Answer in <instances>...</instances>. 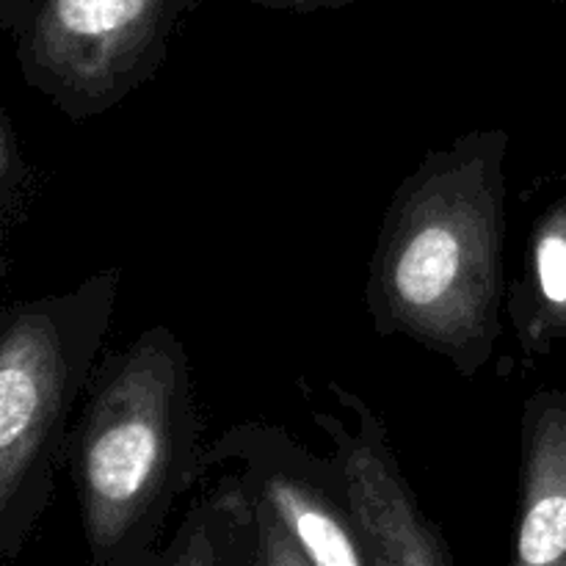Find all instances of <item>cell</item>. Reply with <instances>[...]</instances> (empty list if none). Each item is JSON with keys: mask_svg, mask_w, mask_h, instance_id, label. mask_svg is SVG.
<instances>
[{"mask_svg": "<svg viewBox=\"0 0 566 566\" xmlns=\"http://www.w3.org/2000/svg\"><path fill=\"white\" fill-rule=\"evenodd\" d=\"M202 464H232L310 566H379L335 457H315L276 426L243 423L205 448Z\"/></svg>", "mask_w": 566, "mask_h": 566, "instance_id": "cell-5", "label": "cell"}, {"mask_svg": "<svg viewBox=\"0 0 566 566\" xmlns=\"http://www.w3.org/2000/svg\"><path fill=\"white\" fill-rule=\"evenodd\" d=\"M520 446L514 566H566V392L539 390L525 401Z\"/></svg>", "mask_w": 566, "mask_h": 566, "instance_id": "cell-7", "label": "cell"}, {"mask_svg": "<svg viewBox=\"0 0 566 566\" xmlns=\"http://www.w3.org/2000/svg\"><path fill=\"white\" fill-rule=\"evenodd\" d=\"M241 486V484H238ZM247 492V490H243ZM249 503L254 509V520H258V536H260V551H263L265 566H310L304 562L302 553L296 551V545L291 542V536L282 531V525L276 523L274 514L263 506L260 501H254L247 492Z\"/></svg>", "mask_w": 566, "mask_h": 566, "instance_id": "cell-10", "label": "cell"}, {"mask_svg": "<svg viewBox=\"0 0 566 566\" xmlns=\"http://www.w3.org/2000/svg\"><path fill=\"white\" fill-rule=\"evenodd\" d=\"M6 11H28L33 6V0H0Z\"/></svg>", "mask_w": 566, "mask_h": 566, "instance_id": "cell-13", "label": "cell"}, {"mask_svg": "<svg viewBox=\"0 0 566 566\" xmlns=\"http://www.w3.org/2000/svg\"><path fill=\"white\" fill-rule=\"evenodd\" d=\"M506 310L525 354H547L566 340V197L536 219Z\"/></svg>", "mask_w": 566, "mask_h": 566, "instance_id": "cell-8", "label": "cell"}, {"mask_svg": "<svg viewBox=\"0 0 566 566\" xmlns=\"http://www.w3.org/2000/svg\"><path fill=\"white\" fill-rule=\"evenodd\" d=\"M9 166H11L9 136H6V130H3V127H0V186H3L6 175H9Z\"/></svg>", "mask_w": 566, "mask_h": 566, "instance_id": "cell-12", "label": "cell"}, {"mask_svg": "<svg viewBox=\"0 0 566 566\" xmlns=\"http://www.w3.org/2000/svg\"><path fill=\"white\" fill-rule=\"evenodd\" d=\"M506 160L503 127L431 149L392 193L370 254L374 329L440 354L462 376L479 374L501 337Z\"/></svg>", "mask_w": 566, "mask_h": 566, "instance_id": "cell-1", "label": "cell"}, {"mask_svg": "<svg viewBox=\"0 0 566 566\" xmlns=\"http://www.w3.org/2000/svg\"><path fill=\"white\" fill-rule=\"evenodd\" d=\"M119 274L105 271L61 302L22 310L0 340V490L17 492L108 332Z\"/></svg>", "mask_w": 566, "mask_h": 566, "instance_id": "cell-3", "label": "cell"}, {"mask_svg": "<svg viewBox=\"0 0 566 566\" xmlns=\"http://www.w3.org/2000/svg\"><path fill=\"white\" fill-rule=\"evenodd\" d=\"M14 495H17V492H6V490H0V512H3V509L9 506V501H11V497H14Z\"/></svg>", "mask_w": 566, "mask_h": 566, "instance_id": "cell-14", "label": "cell"}, {"mask_svg": "<svg viewBox=\"0 0 566 566\" xmlns=\"http://www.w3.org/2000/svg\"><path fill=\"white\" fill-rule=\"evenodd\" d=\"M193 0H33L28 70L70 114L119 105L164 64Z\"/></svg>", "mask_w": 566, "mask_h": 566, "instance_id": "cell-4", "label": "cell"}, {"mask_svg": "<svg viewBox=\"0 0 566 566\" xmlns=\"http://www.w3.org/2000/svg\"><path fill=\"white\" fill-rule=\"evenodd\" d=\"M263 9H318V6L340 3V0H249Z\"/></svg>", "mask_w": 566, "mask_h": 566, "instance_id": "cell-11", "label": "cell"}, {"mask_svg": "<svg viewBox=\"0 0 566 566\" xmlns=\"http://www.w3.org/2000/svg\"><path fill=\"white\" fill-rule=\"evenodd\" d=\"M329 392L343 415L313 409V423L335 448L332 457L379 566H446L440 536L409 490L379 415L337 381H329Z\"/></svg>", "mask_w": 566, "mask_h": 566, "instance_id": "cell-6", "label": "cell"}, {"mask_svg": "<svg viewBox=\"0 0 566 566\" xmlns=\"http://www.w3.org/2000/svg\"><path fill=\"white\" fill-rule=\"evenodd\" d=\"M119 566H265L247 492L230 475L213 495L193 503L164 556Z\"/></svg>", "mask_w": 566, "mask_h": 566, "instance_id": "cell-9", "label": "cell"}, {"mask_svg": "<svg viewBox=\"0 0 566 566\" xmlns=\"http://www.w3.org/2000/svg\"><path fill=\"white\" fill-rule=\"evenodd\" d=\"M202 423L180 337L149 326L105 359L75 434L83 525L99 566L136 562L202 473Z\"/></svg>", "mask_w": 566, "mask_h": 566, "instance_id": "cell-2", "label": "cell"}]
</instances>
